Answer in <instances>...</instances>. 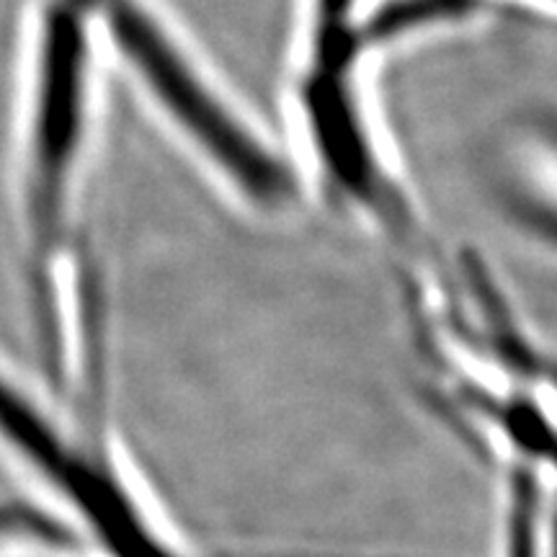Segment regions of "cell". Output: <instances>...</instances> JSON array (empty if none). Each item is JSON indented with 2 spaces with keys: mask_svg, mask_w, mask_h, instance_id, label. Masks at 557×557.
Returning a JSON list of instances; mask_svg holds the SVG:
<instances>
[{
  "mask_svg": "<svg viewBox=\"0 0 557 557\" xmlns=\"http://www.w3.org/2000/svg\"><path fill=\"white\" fill-rule=\"evenodd\" d=\"M86 39L67 5H54L45 29L32 150V220L41 248L58 235L65 184L83 127Z\"/></svg>",
  "mask_w": 557,
  "mask_h": 557,
  "instance_id": "cell-3",
  "label": "cell"
},
{
  "mask_svg": "<svg viewBox=\"0 0 557 557\" xmlns=\"http://www.w3.org/2000/svg\"><path fill=\"white\" fill-rule=\"evenodd\" d=\"M555 3H557V0H555Z\"/></svg>",
  "mask_w": 557,
  "mask_h": 557,
  "instance_id": "cell-5",
  "label": "cell"
},
{
  "mask_svg": "<svg viewBox=\"0 0 557 557\" xmlns=\"http://www.w3.org/2000/svg\"><path fill=\"white\" fill-rule=\"evenodd\" d=\"M0 429L32 462L52 480L83 513L111 557H197L178 545L169 529L156 527L148 508H143L103 459H90L65 447L54 431L34 416L0 382Z\"/></svg>",
  "mask_w": 557,
  "mask_h": 557,
  "instance_id": "cell-2",
  "label": "cell"
},
{
  "mask_svg": "<svg viewBox=\"0 0 557 557\" xmlns=\"http://www.w3.org/2000/svg\"><path fill=\"white\" fill-rule=\"evenodd\" d=\"M498 462V557H557V483L517 457Z\"/></svg>",
  "mask_w": 557,
  "mask_h": 557,
  "instance_id": "cell-4",
  "label": "cell"
},
{
  "mask_svg": "<svg viewBox=\"0 0 557 557\" xmlns=\"http://www.w3.org/2000/svg\"><path fill=\"white\" fill-rule=\"evenodd\" d=\"M116 45L150 83L171 116L189 132L212 169L243 199L261 209H282L292 199V178L259 132L233 107L225 90L173 45L135 0H107Z\"/></svg>",
  "mask_w": 557,
  "mask_h": 557,
  "instance_id": "cell-1",
  "label": "cell"
}]
</instances>
